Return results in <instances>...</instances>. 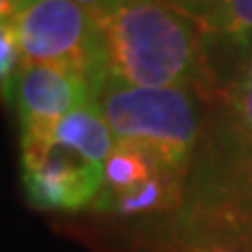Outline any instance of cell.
I'll use <instances>...</instances> for the list:
<instances>
[{"label": "cell", "mask_w": 252, "mask_h": 252, "mask_svg": "<svg viewBox=\"0 0 252 252\" xmlns=\"http://www.w3.org/2000/svg\"><path fill=\"white\" fill-rule=\"evenodd\" d=\"M109 78L135 86H200L202 28L158 0H128L103 26Z\"/></svg>", "instance_id": "1"}, {"label": "cell", "mask_w": 252, "mask_h": 252, "mask_svg": "<svg viewBox=\"0 0 252 252\" xmlns=\"http://www.w3.org/2000/svg\"><path fill=\"white\" fill-rule=\"evenodd\" d=\"M99 107L116 141L145 147L168 168H189L202 135L191 89L135 86L109 78Z\"/></svg>", "instance_id": "2"}, {"label": "cell", "mask_w": 252, "mask_h": 252, "mask_svg": "<svg viewBox=\"0 0 252 252\" xmlns=\"http://www.w3.org/2000/svg\"><path fill=\"white\" fill-rule=\"evenodd\" d=\"M4 21L17 36L23 63L80 69L105 89L109 65L103 28L74 0H30Z\"/></svg>", "instance_id": "3"}, {"label": "cell", "mask_w": 252, "mask_h": 252, "mask_svg": "<svg viewBox=\"0 0 252 252\" xmlns=\"http://www.w3.org/2000/svg\"><path fill=\"white\" fill-rule=\"evenodd\" d=\"M105 181V164L84 160L49 139H23V187L44 210H80L94 204Z\"/></svg>", "instance_id": "4"}, {"label": "cell", "mask_w": 252, "mask_h": 252, "mask_svg": "<svg viewBox=\"0 0 252 252\" xmlns=\"http://www.w3.org/2000/svg\"><path fill=\"white\" fill-rule=\"evenodd\" d=\"M103 89L80 69L44 63H23L15 82L23 137H46L55 122L78 107L97 103Z\"/></svg>", "instance_id": "5"}, {"label": "cell", "mask_w": 252, "mask_h": 252, "mask_svg": "<svg viewBox=\"0 0 252 252\" xmlns=\"http://www.w3.org/2000/svg\"><path fill=\"white\" fill-rule=\"evenodd\" d=\"M38 139H49L51 143L82 156L84 160L99 164H105L109 154L116 147V137L109 128L103 112H101L99 101L78 107L76 112L63 116L59 122L51 126L49 135Z\"/></svg>", "instance_id": "6"}, {"label": "cell", "mask_w": 252, "mask_h": 252, "mask_svg": "<svg viewBox=\"0 0 252 252\" xmlns=\"http://www.w3.org/2000/svg\"><path fill=\"white\" fill-rule=\"evenodd\" d=\"M160 166H164V164L158 162L145 147L130 143V141H116L114 152L105 160L103 187H101L93 206L120 198V195L137 189L145 181H149V177Z\"/></svg>", "instance_id": "7"}, {"label": "cell", "mask_w": 252, "mask_h": 252, "mask_svg": "<svg viewBox=\"0 0 252 252\" xmlns=\"http://www.w3.org/2000/svg\"><path fill=\"white\" fill-rule=\"evenodd\" d=\"M200 28L206 38L242 55L252 44V0H225Z\"/></svg>", "instance_id": "8"}, {"label": "cell", "mask_w": 252, "mask_h": 252, "mask_svg": "<svg viewBox=\"0 0 252 252\" xmlns=\"http://www.w3.org/2000/svg\"><path fill=\"white\" fill-rule=\"evenodd\" d=\"M225 116L252 137V44L242 53L225 89Z\"/></svg>", "instance_id": "9"}, {"label": "cell", "mask_w": 252, "mask_h": 252, "mask_svg": "<svg viewBox=\"0 0 252 252\" xmlns=\"http://www.w3.org/2000/svg\"><path fill=\"white\" fill-rule=\"evenodd\" d=\"M21 65H23V57H21L19 40L15 36L11 23L2 19V26H0V82H2L4 99L13 97Z\"/></svg>", "instance_id": "10"}, {"label": "cell", "mask_w": 252, "mask_h": 252, "mask_svg": "<svg viewBox=\"0 0 252 252\" xmlns=\"http://www.w3.org/2000/svg\"><path fill=\"white\" fill-rule=\"evenodd\" d=\"M158 2L170 6L172 11L185 15V17L195 21L198 26H202L225 0H158Z\"/></svg>", "instance_id": "11"}, {"label": "cell", "mask_w": 252, "mask_h": 252, "mask_svg": "<svg viewBox=\"0 0 252 252\" xmlns=\"http://www.w3.org/2000/svg\"><path fill=\"white\" fill-rule=\"evenodd\" d=\"M74 2L80 4L91 17L97 19L99 26H103L116 11H120L122 6L128 2V0H74Z\"/></svg>", "instance_id": "12"}, {"label": "cell", "mask_w": 252, "mask_h": 252, "mask_svg": "<svg viewBox=\"0 0 252 252\" xmlns=\"http://www.w3.org/2000/svg\"><path fill=\"white\" fill-rule=\"evenodd\" d=\"M30 0H0V11H2V19H9L11 15L17 13L21 6H26Z\"/></svg>", "instance_id": "13"}]
</instances>
